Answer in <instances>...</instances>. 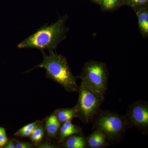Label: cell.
<instances>
[{"label":"cell","instance_id":"cell-8","mask_svg":"<svg viewBox=\"0 0 148 148\" xmlns=\"http://www.w3.org/2000/svg\"><path fill=\"white\" fill-rule=\"evenodd\" d=\"M81 132V128L73 124L71 121L64 122L59 130L58 141L59 142H63L69 136L79 134Z\"/></svg>","mask_w":148,"mask_h":148},{"label":"cell","instance_id":"cell-10","mask_svg":"<svg viewBox=\"0 0 148 148\" xmlns=\"http://www.w3.org/2000/svg\"><path fill=\"white\" fill-rule=\"evenodd\" d=\"M135 13L141 34L143 38H147L148 36V7L140 10Z\"/></svg>","mask_w":148,"mask_h":148},{"label":"cell","instance_id":"cell-16","mask_svg":"<svg viewBox=\"0 0 148 148\" xmlns=\"http://www.w3.org/2000/svg\"><path fill=\"white\" fill-rule=\"evenodd\" d=\"M124 5L131 8L135 12L148 7V0H123Z\"/></svg>","mask_w":148,"mask_h":148},{"label":"cell","instance_id":"cell-21","mask_svg":"<svg viewBox=\"0 0 148 148\" xmlns=\"http://www.w3.org/2000/svg\"><path fill=\"white\" fill-rule=\"evenodd\" d=\"M90 1L94 3L100 5L103 0H90Z\"/></svg>","mask_w":148,"mask_h":148},{"label":"cell","instance_id":"cell-17","mask_svg":"<svg viewBox=\"0 0 148 148\" xmlns=\"http://www.w3.org/2000/svg\"><path fill=\"white\" fill-rule=\"evenodd\" d=\"M8 140L5 129L0 127V148L3 147Z\"/></svg>","mask_w":148,"mask_h":148},{"label":"cell","instance_id":"cell-15","mask_svg":"<svg viewBox=\"0 0 148 148\" xmlns=\"http://www.w3.org/2000/svg\"><path fill=\"white\" fill-rule=\"evenodd\" d=\"M44 134V128L42 123H40L38 127L35 128L29 137L32 143L37 146L41 143Z\"/></svg>","mask_w":148,"mask_h":148},{"label":"cell","instance_id":"cell-11","mask_svg":"<svg viewBox=\"0 0 148 148\" xmlns=\"http://www.w3.org/2000/svg\"><path fill=\"white\" fill-rule=\"evenodd\" d=\"M63 146L66 148H85L86 147V138L82 135H72L64 140Z\"/></svg>","mask_w":148,"mask_h":148},{"label":"cell","instance_id":"cell-1","mask_svg":"<svg viewBox=\"0 0 148 148\" xmlns=\"http://www.w3.org/2000/svg\"><path fill=\"white\" fill-rule=\"evenodd\" d=\"M67 14L60 16L55 23L45 24L17 45L18 49L31 48L41 51L56 49L59 44L66 38L69 28L66 26Z\"/></svg>","mask_w":148,"mask_h":148},{"label":"cell","instance_id":"cell-13","mask_svg":"<svg viewBox=\"0 0 148 148\" xmlns=\"http://www.w3.org/2000/svg\"><path fill=\"white\" fill-rule=\"evenodd\" d=\"M123 5V0H103L100 5L103 12H112Z\"/></svg>","mask_w":148,"mask_h":148},{"label":"cell","instance_id":"cell-20","mask_svg":"<svg viewBox=\"0 0 148 148\" xmlns=\"http://www.w3.org/2000/svg\"><path fill=\"white\" fill-rule=\"evenodd\" d=\"M3 147L5 148H16L14 139H10V140H8Z\"/></svg>","mask_w":148,"mask_h":148},{"label":"cell","instance_id":"cell-3","mask_svg":"<svg viewBox=\"0 0 148 148\" xmlns=\"http://www.w3.org/2000/svg\"><path fill=\"white\" fill-rule=\"evenodd\" d=\"M98 114L92 128L101 130L110 142L120 140L131 125L125 116L117 113L105 110Z\"/></svg>","mask_w":148,"mask_h":148},{"label":"cell","instance_id":"cell-7","mask_svg":"<svg viewBox=\"0 0 148 148\" xmlns=\"http://www.w3.org/2000/svg\"><path fill=\"white\" fill-rule=\"evenodd\" d=\"M86 146L90 148H101L107 145L106 136L101 130L95 129L87 138Z\"/></svg>","mask_w":148,"mask_h":148},{"label":"cell","instance_id":"cell-2","mask_svg":"<svg viewBox=\"0 0 148 148\" xmlns=\"http://www.w3.org/2000/svg\"><path fill=\"white\" fill-rule=\"evenodd\" d=\"M41 51L42 62L29 71L36 68H43L46 70L47 77L61 85L66 91L78 92L79 86L77 84L76 77L72 73L66 57L54 51L49 52V55L45 51Z\"/></svg>","mask_w":148,"mask_h":148},{"label":"cell","instance_id":"cell-19","mask_svg":"<svg viewBox=\"0 0 148 148\" xmlns=\"http://www.w3.org/2000/svg\"><path fill=\"white\" fill-rule=\"evenodd\" d=\"M57 147L55 145L48 143H40L37 146V147L40 148H55Z\"/></svg>","mask_w":148,"mask_h":148},{"label":"cell","instance_id":"cell-5","mask_svg":"<svg viewBox=\"0 0 148 148\" xmlns=\"http://www.w3.org/2000/svg\"><path fill=\"white\" fill-rule=\"evenodd\" d=\"M79 98L75 108L77 117L85 123L94 120L104 101V95L80 85Z\"/></svg>","mask_w":148,"mask_h":148},{"label":"cell","instance_id":"cell-4","mask_svg":"<svg viewBox=\"0 0 148 148\" xmlns=\"http://www.w3.org/2000/svg\"><path fill=\"white\" fill-rule=\"evenodd\" d=\"M109 72L105 63L89 60L84 63L79 78L81 85L104 95L108 89Z\"/></svg>","mask_w":148,"mask_h":148},{"label":"cell","instance_id":"cell-9","mask_svg":"<svg viewBox=\"0 0 148 148\" xmlns=\"http://www.w3.org/2000/svg\"><path fill=\"white\" fill-rule=\"evenodd\" d=\"M61 125V123L57 119L54 113L47 117L45 121V129L48 137L56 138L58 134Z\"/></svg>","mask_w":148,"mask_h":148},{"label":"cell","instance_id":"cell-18","mask_svg":"<svg viewBox=\"0 0 148 148\" xmlns=\"http://www.w3.org/2000/svg\"><path fill=\"white\" fill-rule=\"evenodd\" d=\"M16 148H32V145L31 143L23 141L14 140Z\"/></svg>","mask_w":148,"mask_h":148},{"label":"cell","instance_id":"cell-12","mask_svg":"<svg viewBox=\"0 0 148 148\" xmlns=\"http://www.w3.org/2000/svg\"><path fill=\"white\" fill-rule=\"evenodd\" d=\"M57 119L61 123L71 121L74 118L77 117L75 107L69 108L57 109L54 112Z\"/></svg>","mask_w":148,"mask_h":148},{"label":"cell","instance_id":"cell-14","mask_svg":"<svg viewBox=\"0 0 148 148\" xmlns=\"http://www.w3.org/2000/svg\"><path fill=\"white\" fill-rule=\"evenodd\" d=\"M40 123V121L38 120L26 125L25 126H23L18 130L14 134V135L21 138L29 137L32 134V132L34 131L35 128L38 127V125Z\"/></svg>","mask_w":148,"mask_h":148},{"label":"cell","instance_id":"cell-6","mask_svg":"<svg viewBox=\"0 0 148 148\" xmlns=\"http://www.w3.org/2000/svg\"><path fill=\"white\" fill-rule=\"evenodd\" d=\"M126 118L144 135L148 132V103L147 101H136L130 106Z\"/></svg>","mask_w":148,"mask_h":148}]
</instances>
